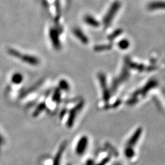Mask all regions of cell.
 Listing matches in <instances>:
<instances>
[{"instance_id":"6da1fadb","label":"cell","mask_w":165,"mask_h":165,"mask_svg":"<svg viewBox=\"0 0 165 165\" xmlns=\"http://www.w3.org/2000/svg\"><path fill=\"white\" fill-rule=\"evenodd\" d=\"M83 105H84V102H80V103H78L77 105L75 107L70 110V111L69 112V117H68V119H67V126L69 128H71V127H72L77 115L78 114V112L82 109Z\"/></svg>"},{"instance_id":"7a4b0ae2","label":"cell","mask_w":165,"mask_h":165,"mask_svg":"<svg viewBox=\"0 0 165 165\" xmlns=\"http://www.w3.org/2000/svg\"><path fill=\"white\" fill-rule=\"evenodd\" d=\"M49 36L51 41L52 42V44H53V46L54 47L55 50H59L61 49V45L59 41L58 30L55 28H51L49 32Z\"/></svg>"},{"instance_id":"3957f363","label":"cell","mask_w":165,"mask_h":165,"mask_svg":"<svg viewBox=\"0 0 165 165\" xmlns=\"http://www.w3.org/2000/svg\"><path fill=\"white\" fill-rule=\"evenodd\" d=\"M88 143V139L86 137H82L78 141L77 147L76 152L78 155H82L86 149Z\"/></svg>"},{"instance_id":"277c9868","label":"cell","mask_w":165,"mask_h":165,"mask_svg":"<svg viewBox=\"0 0 165 165\" xmlns=\"http://www.w3.org/2000/svg\"><path fill=\"white\" fill-rule=\"evenodd\" d=\"M20 59H21V61H23V62L29 64L31 65H37L39 64V59L31 55H23L21 54Z\"/></svg>"},{"instance_id":"5b68a950","label":"cell","mask_w":165,"mask_h":165,"mask_svg":"<svg viewBox=\"0 0 165 165\" xmlns=\"http://www.w3.org/2000/svg\"><path fill=\"white\" fill-rule=\"evenodd\" d=\"M66 146H67V142H64L60 146L59 149H58V152L55 157L53 165H60V161H61V159L62 158V156L64 153V150L66 147Z\"/></svg>"},{"instance_id":"8992f818","label":"cell","mask_w":165,"mask_h":165,"mask_svg":"<svg viewBox=\"0 0 165 165\" xmlns=\"http://www.w3.org/2000/svg\"><path fill=\"white\" fill-rule=\"evenodd\" d=\"M23 80V77L20 73H16L12 76L11 81L15 85H19Z\"/></svg>"},{"instance_id":"52a82bcc","label":"cell","mask_w":165,"mask_h":165,"mask_svg":"<svg viewBox=\"0 0 165 165\" xmlns=\"http://www.w3.org/2000/svg\"><path fill=\"white\" fill-rule=\"evenodd\" d=\"M141 133V129H139L137 130V131L135 132V133H134L133 137L131 138V139L129 140V146H133L134 144H136V142L137 141H138V139H139V137L140 136V134Z\"/></svg>"},{"instance_id":"ba28073f","label":"cell","mask_w":165,"mask_h":165,"mask_svg":"<svg viewBox=\"0 0 165 165\" xmlns=\"http://www.w3.org/2000/svg\"><path fill=\"white\" fill-rule=\"evenodd\" d=\"M46 108V104L45 102H42L36 108V110H34L33 114V116L36 117L37 116H38L41 112Z\"/></svg>"},{"instance_id":"9c48e42d","label":"cell","mask_w":165,"mask_h":165,"mask_svg":"<svg viewBox=\"0 0 165 165\" xmlns=\"http://www.w3.org/2000/svg\"><path fill=\"white\" fill-rule=\"evenodd\" d=\"M100 80H101L102 86V87H103L104 99H105L106 100H108L109 99V93L108 92V89H107V87L105 80V78H103V77H101V78L100 77Z\"/></svg>"},{"instance_id":"30bf717a","label":"cell","mask_w":165,"mask_h":165,"mask_svg":"<svg viewBox=\"0 0 165 165\" xmlns=\"http://www.w3.org/2000/svg\"><path fill=\"white\" fill-rule=\"evenodd\" d=\"M61 91H60V89L57 88L55 90V91L52 95V100L55 102H58L61 100Z\"/></svg>"},{"instance_id":"8fae6325","label":"cell","mask_w":165,"mask_h":165,"mask_svg":"<svg viewBox=\"0 0 165 165\" xmlns=\"http://www.w3.org/2000/svg\"><path fill=\"white\" fill-rule=\"evenodd\" d=\"M59 88L60 89L63 90V91H67L69 90L70 86H69L68 82H67L66 80H61L59 82Z\"/></svg>"},{"instance_id":"7c38bea8","label":"cell","mask_w":165,"mask_h":165,"mask_svg":"<svg viewBox=\"0 0 165 165\" xmlns=\"http://www.w3.org/2000/svg\"><path fill=\"white\" fill-rule=\"evenodd\" d=\"M8 53L10 55L15 57V58H20L21 55L22 53H21L20 52H19L18 51L16 50H14V49H9L8 50Z\"/></svg>"},{"instance_id":"4fadbf2b","label":"cell","mask_w":165,"mask_h":165,"mask_svg":"<svg viewBox=\"0 0 165 165\" xmlns=\"http://www.w3.org/2000/svg\"><path fill=\"white\" fill-rule=\"evenodd\" d=\"M41 82H39V83H37V85H34L33 86V87H30V89H29L28 91H25V95H26V93L28 92V93H29V92H31V91H34V90L36 89V88H37V87L38 86H39L40 85H41Z\"/></svg>"},{"instance_id":"5bb4252c","label":"cell","mask_w":165,"mask_h":165,"mask_svg":"<svg viewBox=\"0 0 165 165\" xmlns=\"http://www.w3.org/2000/svg\"><path fill=\"white\" fill-rule=\"evenodd\" d=\"M133 152L131 149L128 148L126 150V152H125V154L127 155V157H129V158H130V157H132V156L133 155Z\"/></svg>"},{"instance_id":"9a60e30c","label":"cell","mask_w":165,"mask_h":165,"mask_svg":"<svg viewBox=\"0 0 165 165\" xmlns=\"http://www.w3.org/2000/svg\"><path fill=\"white\" fill-rule=\"evenodd\" d=\"M4 142V139L3 138L1 137V134H0V145L2 144Z\"/></svg>"},{"instance_id":"2e32d148","label":"cell","mask_w":165,"mask_h":165,"mask_svg":"<svg viewBox=\"0 0 165 165\" xmlns=\"http://www.w3.org/2000/svg\"><path fill=\"white\" fill-rule=\"evenodd\" d=\"M105 160L103 161V162H102V163H100V164H98V165H104L105 164H106V163H107V161H106L105 162Z\"/></svg>"},{"instance_id":"e0dca14e","label":"cell","mask_w":165,"mask_h":165,"mask_svg":"<svg viewBox=\"0 0 165 165\" xmlns=\"http://www.w3.org/2000/svg\"><path fill=\"white\" fill-rule=\"evenodd\" d=\"M65 112H66V111H65V110H64V111H63L62 112V113H61V117H62V116H63L65 115Z\"/></svg>"}]
</instances>
